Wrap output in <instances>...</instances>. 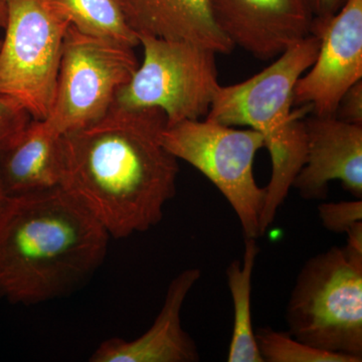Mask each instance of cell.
Instances as JSON below:
<instances>
[{
	"instance_id": "12",
	"label": "cell",
	"mask_w": 362,
	"mask_h": 362,
	"mask_svg": "<svg viewBox=\"0 0 362 362\" xmlns=\"http://www.w3.org/2000/svg\"><path fill=\"white\" fill-rule=\"evenodd\" d=\"M197 268L181 272L168 286L164 303L144 334L134 340H105L90 357L92 362H197V343L183 329L181 311L192 288L201 279Z\"/></svg>"
},
{
	"instance_id": "18",
	"label": "cell",
	"mask_w": 362,
	"mask_h": 362,
	"mask_svg": "<svg viewBox=\"0 0 362 362\" xmlns=\"http://www.w3.org/2000/svg\"><path fill=\"white\" fill-rule=\"evenodd\" d=\"M33 120L23 105L0 95V154L16 142Z\"/></svg>"
},
{
	"instance_id": "4",
	"label": "cell",
	"mask_w": 362,
	"mask_h": 362,
	"mask_svg": "<svg viewBox=\"0 0 362 362\" xmlns=\"http://www.w3.org/2000/svg\"><path fill=\"white\" fill-rule=\"evenodd\" d=\"M292 337L362 359V252L332 247L304 264L286 308Z\"/></svg>"
},
{
	"instance_id": "2",
	"label": "cell",
	"mask_w": 362,
	"mask_h": 362,
	"mask_svg": "<svg viewBox=\"0 0 362 362\" xmlns=\"http://www.w3.org/2000/svg\"><path fill=\"white\" fill-rule=\"evenodd\" d=\"M110 238L59 187L9 197L0 211V298L33 305L68 294L103 263Z\"/></svg>"
},
{
	"instance_id": "20",
	"label": "cell",
	"mask_w": 362,
	"mask_h": 362,
	"mask_svg": "<svg viewBox=\"0 0 362 362\" xmlns=\"http://www.w3.org/2000/svg\"><path fill=\"white\" fill-rule=\"evenodd\" d=\"M334 116L345 122L362 125V80L343 94Z\"/></svg>"
},
{
	"instance_id": "7",
	"label": "cell",
	"mask_w": 362,
	"mask_h": 362,
	"mask_svg": "<svg viewBox=\"0 0 362 362\" xmlns=\"http://www.w3.org/2000/svg\"><path fill=\"white\" fill-rule=\"evenodd\" d=\"M6 37L0 45V95L45 120L56 92L64 40L70 23L49 0H4Z\"/></svg>"
},
{
	"instance_id": "21",
	"label": "cell",
	"mask_w": 362,
	"mask_h": 362,
	"mask_svg": "<svg viewBox=\"0 0 362 362\" xmlns=\"http://www.w3.org/2000/svg\"><path fill=\"white\" fill-rule=\"evenodd\" d=\"M314 18H327L334 16L346 0H309Z\"/></svg>"
},
{
	"instance_id": "10",
	"label": "cell",
	"mask_w": 362,
	"mask_h": 362,
	"mask_svg": "<svg viewBox=\"0 0 362 362\" xmlns=\"http://www.w3.org/2000/svg\"><path fill=\"white\" fill-rule=\"evenodd\" d=\"M214 21L233 47L257 59L278 58L311 35L309 0H209Z\"/></svg>"
},
{
	"instance_id": "11",
	"label": "cell",
	"mask_w": 362,
	"mask_h": 362,
	"mask_svg": "<svg viewBox=\"0 0 362 362\" xmlns=\"http://www.w3.org/2000/svg\"><path fill=\"white\" fill-rule=\"evenodd\" d=\"M306 159L292 187L308 201L327 197L331 181L339 180L356 199H362V125L335 116L305 119Z\"/></svg>"
},
{
	"instance_id": "8",
	"label": "cell",
	"mask_w": 362,
	"mask_h": 362,
	"mask_svg": "<svg viewBox=\"0 0 362 362\" xmlns=\"http://www.w3.org/2000/svg\"><path fill=\"white\" fill-rule=\"evenodd\" d=\"M138 66L134 49L69 26L45 122L59 135L96 122L110 110L117 92L129 82Z\"/></svg>"
},
{
	"instance_id": "24",
	"label": "cell",
	"mask_w": 362,
	"mask_h": 362,
	"mask_svg": "<svg viewBox=\"0 0 362 362\" xmlns=\"http://www.w3.org/2000/svg\"><path fill=\"white\" fill-rule=\"evenodd\" d=\"M0 45H1V40H0Z\"/></svg>"
},
{
	"instance_id": "14",
	"label": "cell",
	"mask_w": 362,
	"mask_h": 362,
	"mask_svg": "<svg viewBox=\"0 0 362 362\" xmlns=\"http://www.w3.org/2000/svg\"><path fill=\"white\" fill-rule=\"evenodd\" d=\"M61 135L45 120H33L0 154V176L8 197L59 187Z\"/></svg>"
},
{
	"instance_id": "16",
	"label": "cell",
	"mask_w": 362,
	"mask_h": 362,
	"mask_svg": "<svg viewBox=\"0 0 362 362\" xmlns=\"http://www.w3.org/2000/svg\"><path fill=\"white\" fill-rule=\"evenodd\" d=\"M70 25L78 32L134 49L139 39L131 28L123 0H49Z\"/></svg>"
},
{
	"instance_id": "5",
	"label": "cell",
	"mask_w": 362,
	"mask_h": 362,
	"mask_svg": "<svg viewBox=\"0 0 362 362\" xmlns=\"http://www.w3.org/2000/svg\"><path fill=\"white\" fill-rule=\"evenodd\" d=\"M160 141L177 160L194 166L220 190L237 214L245 238L261 237L266 188L257 183L254 162L265 147L263 136L206 118L166 125Z\"/></svg>"
},
{
	"instance_id": "19",
	"label": "cell",
	"mask_w": 362,
	"mask_h": 362,
	"mask_svg": "<svg viewBox=\"0 0 362 362\" xmlns=\"http://www.w3.org/2000/svg\"><path fill=\"white\" fill-rule=\"evenodd\" d=\"M318 213L324 228L333 233H346L362 221V199L321 204Z\"/></svg>"
},
{
	"instance_id": "1",
	"label": "cell",
	"mask_w": 362,
	"mask_h": 362,
	"mask_svg": "<svg viewBox=\"0 0 362 362\" xmlns=\"http://www.w3.org/2000/svg\"><path fill=\"white\" fill-rule=\"evenodd\" d=\"M166 124L160 109L112 106L96 122L59 138V187L111 238L158 225L175 197L180 166L160 141Z\"/></svg>"
},
{
	"instance_id": "15",
	"label": "cell",
	"mask_w": 362,
	"mask_h": 362,
	"mask_svg": "<svg viewBox=\"0 0 362 362\" xmlns=\"http://www.w3.org/2000/svg\"><path fill=\"white\" fill-rule=\"evenodd\" d=\"M257 239L245 238L243 259H235L226 269L232 295L233 328L228 349V362H264L255 337L252 320V281L259 254Z\"/></svg>"
},
{
	"instance_id": "6",
	"label": "cell",
	"mask_w": 362,
	"mask_h": 362,
	"mask_svg": "<svg viewBox=\"0 0 362 362\" xmlns=\"http://www.w3.org/2000/svg\"><path fill=\"white\" fill-rule=\"evenodd\" d=\"M144 58L113 106L127 110L160 109L168 124L206 117L220 88L216 54L185 42L138 35Z\"/></svg>"
},
{
	"instance_id": "23",
	"label": "cell",
	"mask_w": 362,
	"mask_h": 362,
	"mask_svg": "<svg viewBox=\"0 0 362 362\" xmlns=\"http://www.w3.org/2000/svg\"><path fill=\"white\" fill-rule=\"evenodd\" d=\"M8 194H6V188H4V182H2L1 176H0V211L4 209V204L8 199Z\"/></svg>"
},
{
	"instance_id": "17",
	"label": "cell",
	"mask_w": 362,
	"mask_h": 362,
	"mask_svg": "<svg viewBox=\"0 0 362 362\" xmlns=\"http://www.w3.org/2000/svg\"><path fill=\"white\" fill-rule=\"evenodd\" d=\"M264 362H361L362 359L316 349L300 341L290 332L259 328L255 332Z\"/></svg>"
},
{
	"instance_id": "3",
	"label": "cell",
	"mask_w": 362,
	"mask_h": 362,
	"mask_svg": "<svg viewBox=\"0 0 362 362\" xmlns=\"http://www.w3.org/2000/svg\"><path fill=\"white\" fill-rule=\"evenodd\" d=\"M318 49L319 40L310 35L252 78L221 85L206 117L223 125L247 126L263 136L272 175L259 220L261 237L275 220L306 159L305 115L312 107L303 105L294 110V90Z\"/></svg>"
},
{
	"instance_id": "13",
	"label": "cell",
	"mask_w": 362,
	"mask_h": 362,
	"mask_svg": "<svg viewBox=\"0 0 362 362\" xmlns=\"http://www.w3.org/2000/svg\"><path fill=\"white\" fill-rule=\"evenodd\" d=\"M123 6L137 37L185 40L216 54L235 49L216 25L209 0H123Z\"/></svg>"
},
{
	"instance_id": "9",
	"label": "cell",
	"mask_w": 362,
	"mask_h": 362,
	"mask_svg": "<svg viewBox=\"0 0 362 362\" xmlns=\"http://www.w3.org/2000/svg\"><path fill=\"white\" fill-rule=\"evenodd\" d=\"M316 59L298 80L295 105H310L314 115L334 116L345 92L362 80V0H346L334 16L314 18Z\"/></svg>"
},
{
	"instance_id": "22",
	"label": "cell",
	"mask_w": 362,
	"mask_h": 362,
	"mask_svg": "<svg viewBox=\"0 0 362 362\" xmlns=\"http://www.w3.org/2000/svg\"><path fill=\"white\" fill-rule=\"evenodd\" d=\"M6 6L4 0H0V28H4L6 25Z\"/></svg>"
}]
</instances>
